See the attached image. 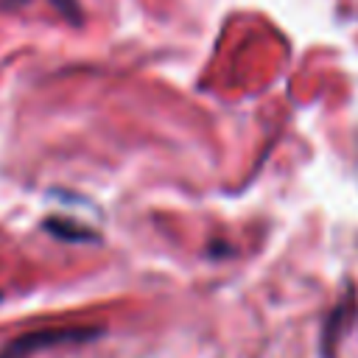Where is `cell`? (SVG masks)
Instances as JSON below:
<instances>
[{
	"label": "cell",
	"mask_w": 358,
	"mask_h": 358,
	"mask_svg": "<svg viewBox=\"0 0 358 358\" xmlns=\"http://www.w3.org/2000/svg\"><path fill=\"white\" fill-rule=\"evenodd\" d=\"M45 229H50L53 235H59V238H67V241L92 238V232H87V229H76V227H64V221H59V218H48V221H45Z\"/></svg>",
	"instance_id": "obj_3"
},
{
	"label": "cell",
	"mask_w": 358,
	"mask_h": 358,
	"mask_svg": "<svg viewBox=\"0 0 358 358\" xmlns=\"http://www.w3.org/2000/svg\"><path fill=\"white\" fill-rule=\"evenodd\" d=\"M95 330H81V327H56V330H34V333H25L20 336L17 341H11L0 358H28L31 352L36 350H45V347H53V344H62V341H81V338H90Z\"/></svg>",
	"instance_id": "obj_1"
},
{
	"label": "cell",
	"mask_w": 358,
	"mask_h": 358,
	"mask_svg": "<svg viewBox=\"0 0 358 358\" xmlns=\"http://www.w3.org/2000/svg\"><path fill=\"white\" fill-rule=\"evenodd\" d=\"M20 3H25V0H3V6H20ZM50 6H53L67 22H73V25L81 22V6H78V0H50Z\"/></svg>",
	"instance_id": "obj_2"
}]
</instances>
